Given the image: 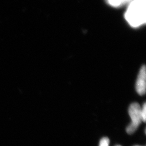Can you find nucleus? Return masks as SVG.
Masks as SVG:
<instances>
[{
  "label": "nucleus",
  "mask_w": 146,
  "mask_h": 146,
  "mask_svg": "<svg viewBox=\"0 0 146 146\" xmlns=\"http://www.w3.org/2000/svg\"><path fill=\"white\" fill-rule=\"evenodd\" d=\"M141 106L137 103H133L131 104L129 108V114L130 115L131 122L126 128L128 134L134 133L141 123L142 116L141 114Z\"/></svg>",
  "instance_id": "2"
},
{
  "label": "nucleus",
  "mask_w": 146,
  "mask_h": 146,
  "mask_svg": "<svg viewBox=\"0 0 146 146\" xmlns=\"http://www.w3.org/2000/svg\"><path fill=\"white\" fill-rule=\"evenodd\" d=\"M108 2L113 7H119L124 4L123 0H108Z\"/></svg>",
  "instance_id": "4"
},
{
  "label": "nucleus",
  "mask_w": 146,
  "mask_h": 146,
  "mask_svg": "<svg viewBox=\"0 0 146 146\" xmlns=\"http://www.w3.org/2000/svg\"><path fill=\"white\" fill-rule=\"evenodd\" d=\"M110 145V140L107 137H104L102 138L100 142L99 146H109Z\"/></svg>",
  "instance_id": "6"
},
{
  "label": "nucleus",
  "mask_w": 146,
  "mask_h": 146,
  "mask_svg": "<svg viewBox=\"0 0 146 146\" xmlns=\"http://www.w3.org/2000/svg\"></svg>",
  "instance_id": "7"
},
{
  "label": "nucleus",
  "mask_w": 146,
  "mask_h": 146,
  "mask_svg": "<svg viewBox=\"0 0 146 146\" xmlns=\"http://www.w3.org/2000/svg\"><path fill=\"white\" fill-rule=\"evenodd\" d=\"M141 116L142 120L143 122H145L146 119V104L145 103L143 104L141 110Z\"/></svg>",
  "instance_id": "5"
},
{
  "label": "nucleus",
  "mask_w": 146,
  "mask_h": 146,
  "mask_svg": "<svg viewBox=\"0 0 146 146\" xmlns=\"http://www.w3.org/2000/svg\"><path fill=\"white\" fill-rule=\"evenodd\" d=\"M146 0H133L125 14V19L129 25L136 28L146 23Z\"/></svg>",
  "instance_id": "1"
},
{
  "label": "nucleus",
  "mask_w": 146,
  "mask_h": 146,
  "mask_svg": "<svg viewBox=\"0 0 146 146\" xmlns=\"http://www.w3.org/2000/svg\"></svg>",
  "instance_id": "8"
},
{
  "label": "nucleus",
  "mask_w": 146,
  "mask_h": 146,
  "mask_svg": "<svg viewBox=\"0 0 146 146\" xmlns=\"http://www.w3.org/2000/svg\"><path fill=\"white\" fill-rule=\"evenodd\" d=\"M146 66L141 67L136 82V90L138 94L143 95L146 92Z\"/></svg>",
  "instance_id": "3"
}]
</instances>
